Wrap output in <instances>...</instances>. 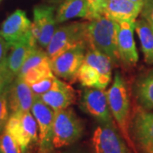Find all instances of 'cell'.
Wrapping results in <instances>:
<instances>
[{
    "label": "cell",
    "mask_w": 153,
    "mask_h": 153,
    "mask_svg": "<svg viewBox=\"0 0 153 153\" xmlns=\"http://www.w3.org/2000/svg\"><path fill=\"white\" fill-rule=\"evenodd\" d=\"M112 65V60L107 55L89 46L76 80L84 87L105 89L111 79Z\"/></svg>",
    "instance_id": "cell-1"
},
{
    "label": "cell",
    "mask_w": 153,
    "mask_h": 153,
    "mask_svg": "<svg viewBox=\"0 0 153 153\" xmlns=\"http://www.w3.org/2000/svg\"><path fill=\"white\" fill-rule=\"evenodd\" d=\"M107 96L111 112L120 134L132 151L137 153L129 131L130 101L128 92L125 80L119 72L116 73L114 82L107 92Z\"/></svg>",
    "instance_id": "cell-2"
},
{
    "label": "cell",
    "mask_w": 153,
    "mask_h": 153,
    "mask_svg": "<svg viewBox=\"0 0 153 153\" xmlns=\"http://www.w3.org/2000/svg\"><path fill=\"white\" fill-rule=\"evenodd\" d=\"M119 23L101 16L88 23V45L107 55L113 64L119 60L117 33Z\"/></svg>",
    "instance_id": "cell-3"
},
{
    "label": "cell",
    "mask_w": 153,
    "mask_h": 153,
    "mask_svg": "<svg viewBox=\"0 0 153 153\" xmlns=\"http://www.w3.org/2000/svg\"><path fill=\"white\" fill-rule=\"evenodd\" d=\"M83 126L79 117L71 108L55 111L53 123V147H65L77 141L82 136Z\"/></svg>",
    "instance_id": "cell-4"
},
{
    "label": "cell",
    "mask_w": 153,
    "mask_h": 153,
    "mask_svg": "<svg viewBox=\"0 0 153 153\" xmlns=\"http://www.w3.org/2000/svg\"><path fill=\"white\" fill-rule=\"evenodd\" d=\"M88 23L74 22L57 28L46 48L49 59H53L62 52L77 45L88 44Z\"/></svg>",
    "instance_id": "cell-5"
},
{
    "label": "cell",
    "mask_w": 153,
    "mask_h": 153,
    "mask_svg": "<svg viewBox=\"0 0 153 153\" xmlns=\"http://www.w3.org/2000/svg\"><path fill=\"white\" fill-rule=\"evenodd\" d=\"M4 129L15 138L22 152H25L31 143L38 140V123L30 111L12 113L6 123Z\"/></svg>",
    "instance_id": "cell-6"
},
{
    "label": "cell",
    "mask_w": 153,
    "mask_h": 153,
    "mask_svg": "<svg viewBox=\"0 0 153 153\" xmlns=\"http://www.w3.org/2000/svg\"><path fill=\"white\" fill-rule=\"evenodd\" d=\"M88 44H80L50 59V66L56 76L68 81L76 80L84 60Z\"/></svg>",
    "instance_id": "cell-7"
},
{
    "label": "cell",
    "mask_w": 153,
    "mask_h": 153,
    "mask_svg": "<svg viewBox=\"0 0 153 153\" xmlns=\"http://www.w3.org/2000/svg\"><path fill=\"white\" fill-rule=\"evenodd\" d=\"M94 153H134L113 124H101L92 136Z\"/></svg>",
    "instance_id": "cell-8"
},
{
    "label": "cell",
    "mask_w": 153,
    "mask_h": 153,
    "mask_svg": "<svg viewBox=\"0 0 153 153\" xmlns=\"http://www.w3.org/2000/svg\"><path fill=\"white\" fill-rule=\"evenodd\" d=\"M32 114L37 121L38 128V153H50L53 149V123L55 111L35 97L32 106Z\"/></svg>",
    "instance_id": "cell-9"
},
{
    "label": "cell",
    "mask_w": 153,
    "mask_h": 153,
    "mask_svg": "<svg viewBox=\"0 0 153 153\" xmlns=\"http://www.w3.org/2000/svg\"><path fill=\"white\" fill-rule=\"evenodd\" d=\"M33 18L32 24L33 36L37 43L46 49L56 30L55 7L48 5L36 6L33 9Z\"/></svg>",
    "instance_id": "cell-10"
},
{
    "label": "cell",
    "mask_w": 153,
    "mask_h": 153,
    "mask_svg": "<svg viewBox=\"0 0 153 153\" xmlns=\"http://www.w3.org/2000/svg\"><path fill=\"white\" fill-rule=\"evenodd\" d=\"M83 110L101 124H113L107 92L105 89H86L82 97Z\"/></svg>",
    "instance_id": "cell-11"
},
{
    "label": "cell",
    "mask_w": 153,
    "mask_h": 153,
    "mask_svg": "<svg viewBox=\"0 0 153 153\" xmlns=\"http://www.w3.org/2000/svg\"><path fill=\"white\" fill-rule=\"evenodd\" d=\"M32 24L25 11L16 10L3 22L0 33L11 46L33 35Z\"/></svg>",
    "instance_id": "cell-12"
},
{
    "label": "cell",
    "mask_w": 153,
    "mask_h": 153,
    "mask_svg": "<svg viewBox=\"0 0 153 153\" xmlns=\"http://www.w3.org/2000/svg\"><path fill=\"white\" fill-rule=\"evenodd\" d=\"M131 131L143 153H153V112L139 110L133 117Z\"/></svg>",
    "instance_id": "cell-13"
},
{
    "label": "cell",
    "mask_w": 153,
    "mask_h": 153,
    "mask_svg": "<svg viewBox=\"0 0 153 153\" xmlns=\"http://www.w3.org/2000/svg\"><path fill=\"white\" fill-rule=\"evenodd\" d=\"M35 96L30 85L20 76H16L15 80L7 88L8 105L12 113L30 111Z\"/></svg>",
    "instance_id": "cell-14"
},
{
    "label": "cell",
    "mask_w": 153,
    "mask_h": 153,
    "mask_svg": "<svg viewBox=\"0 0 153 153\" xmlns=\"http://www.w3.org/2000/svg\"><path fill=\"white\" fill-rule=\"evenodd\" d=\"M134 23L120 22L117 33V50L119 60L128 66H134L139 55L134 38Z\"/></svg>",
    "instance_id": "cell-15"
},
{
    "label": "cell",
    "mask_w": 153,
    "mask_h": 153,
    "mask_svg": "<svg viewBox=\"0 0 153 153\" xmlns=\"http://www.w3.org/2000/svg\"><path fill=\"white\" fill-rule=\"evenodd\" d=\"M142 4L130 0H107L102 16L114 22L134 23L140 14Z\"/></svg>",
    "instance_id": "cell-16"
},
{
    "label": "cell",
    "mask_w": 153,
    "mask_h": 153,
    "mask_svg": "<svg viewBox=\"0 0 153 153\" xmlns=\"http://www.w3.org/2000/svg\"><path fill=\"white\" fill-rule=\"evenodd\" d=\"M41 100L55 111L68 108L75 100V91L71 85L56 78L51 89L41 95Z\"/></svg>",
    "instance_id": "cell-17"
},
{
    "label": "cell",
    "mask_w": 153,
    "mask_h": 153,
    "mask_svg": "<svg viewBox=\"0 0 153 153\" xmlns=\"http://www.w3.org/2000/svg\"><path fill=\"white\" fill-rule=\"evenodd\" d=\"M11 52L7 57V67L11 73L16 76L24 62L33 49L37 48V41L33 35L27 39L11 45Z\"/></svg>",
    "instance_id": "cell-18"
},
{
    "label": "cell",
    "mask_w": 153,
    "mask_h": 153,
    "mask_svg": "<svg viewBox=\"0 0 153 153\" xmlns=\"http://www.w3.org/2000/svg\"><path fill=\"white\" fill-rule=\"evenodd\" d=\"M88 10L86 0H64L58 8L55 21L56 23H61L72 18H87Z\"/></svg>",
    "instance_id": "cell-19"
},
{
    "label": "cell",
    "mask_w": 153,
    "mask_h": 153,
    "mask_svg": "<svg viewBox=\"0 0 153 153\" xmlns=\"http://www.w3.org/2000/svg\"><path fill=\"white\" fill-rule=\"evenodd\" d=\"M134 29L140 39L145 61L148 65L153 64V30L145 19L134 22Z\"/></svg>",
    "instance_id": "cell-20"
},
{
    "label": "cell",
    "mask_w": 153,
    "mask_h": 153,
    "mask_svg": "<svg viewBox=\"0 0 153 153\" xmlns=\"http://www.w3.org/2000/svg\"><path fill=\"white\" fill-rule=\"evenodd\" d=\"M139 103L145 109L153 110V70L141 76L135 84Z\"/></svg>",
    "instance_id": "cell-21"
},
{
    "label": "cell",
    "mask_w": 153,
    "mask_h": 153,
    "mask_svg": "<svg viewBox=\"0 0 153 153\" xmlns=\"http://www.w3.org/2000/svg\"><path fill=\"white\" fill-rule=\"evenodd\" d=\"M0 153H22L20 145L5 129L0 134Z\"/></svg>",
    "instance_id": "cell-22"
},
{
    "label": "cell",
    "mask_w": 153,
    "mask_h": 153,
    "mask_svg": "<svg viewBox=\"0 0 153 153\" xmlns=\"http://www.w3.org/2000/svg\"><path fill=\"white\" fill-rule=\"evenodd\" d=\"M56 78L57 77L55 74H52V75L38 81L36 83H33L32 85H30L34 96L35 97H40L44 94L48 92L49 89H51V88L53 87Z\"/></svg>",
    "instance_id": "cell-23"
},
{
    "label": "cell",
    "mask_w": 153,
    "mask_h": 153,
    "mask_svg": "<svg viewBox=\"0 0 153 153\" xmlns=\"http://www.w3.org/2000/svg\"><path fill=\"white\" fill-rule=\"evenodd\" d=\"M87 1L88 16L86 19L92 21L98 17L101 16L103 14L105 6L107 0H86Z\"/></svg>",
    "instance_id": "cell-24"
},
{
    "label": "cell",
    "mask_w": 153,
    "mask_h": 153,
    "mask_svg": "<svg viewBox=\"0 0 153 153\" xmlns=\"http://www.w3.org/2000/svg\"><path fill=\"white\" fill-rule=\"evenodd\" d=\"M9 119V105L7 100V88L0 95V133L5 128Z\"/></svg>",
    "instance_id": "cell-25"
},
{
    "label": "cell",
    "mask_w": 153,
    "mask_h": 153,
    "mask_svg": "<svg viewBox=\"0 0 153 153\" xmlns=\"http://www.w3.org/2000/svg\"><path fill=\"white\" fill-rule=\"evenodd\" d=\"M140 14L153 30V0H144Z\"/></svg>",
    "instance_id": "cell-26"
},
{
    "label": "cell",
    "mask_w": 153,
    "mask_h": 153,
    "mask_svg": "<svg viewBox=\"0 0 153 153\" xmlns=\"http://www.w3.org/2000/svg\"><path fill=\"white\" fill-rule=\"evenodd\" d=\"M10 49V44L6 42L0 33V66H7V57Z\"/></svg>",
    "instance_id": "cell-27"
},
{
    "label": "cell",
    "mask_w": 153,
    "mask_h": 153,
    "mask_svg": "<svg viewBox=\"0 0 153 153\" xmlns=\"http://www.w3.org/2000/svg\"><path fill=\"white\" fill-rule=\"evenodd\" d=\"M15 77L7 66H0V86H9Z\"/></svg>",
    "instance_id": "cell-28"
},
{
    "label": "cell",
    "mask_w": 153,
    "mask_h": 153,
    "mask_svg": "<svg viewBox=\"0 0 153 153\" xmlns=\"http://www.w3.org/2000/svg\"><path fill=\"white\" fill-rule=\"evenodd\" d=\"M132 2H134V3H136V4H142L143 5V3H144V0H130Z\"/></svg>",
    "instance_id": "cell-29"
},
{
    "label": "cell",
    "mask_w": 153,
    "mask_h": 153,
    "mask_svg": "<svg viewBox=\"0 0 153 153\" xmlns=\"http://www.w3.org/2000/svg\"><path fill=\"white\" fill-rule=\"evenodd\" d=\"M7 87H8V86H7ZM7 87H4V86H0V95H1V94H2V93H3V92L5 90L6 88Z\"/></svg>",
    "instance_id": "cell-30"
},
{
    "label": "cell",
    "mask_w": 153,
    "mask_h": 153,
    "mask_svg": "<svg viewBox=\"0 0 153 153\" xmlns=\"http://www.w3.org/2000/svg\"><path fill=\"white\" fill-rule=\"evenodd\" d=\"M52 3H60V2H63L64 0H49Z\"/></svg>",
    "instance_id": "cell-31"
},
{
    "label": "cell",
    "mask_w": 153,
    "mask_h": 153,
    "mask_svg": "<svg viewBox=\"0 0 153 153\" xmlns=\"http://www.w3.org/2000/svg\"><path fill=\"white\" fill-rule=\"evenodd\" d=\"M0 1H1V0H0Z\"/></svg>",
    "instance_id": "cell-32"
}]
</instances>
